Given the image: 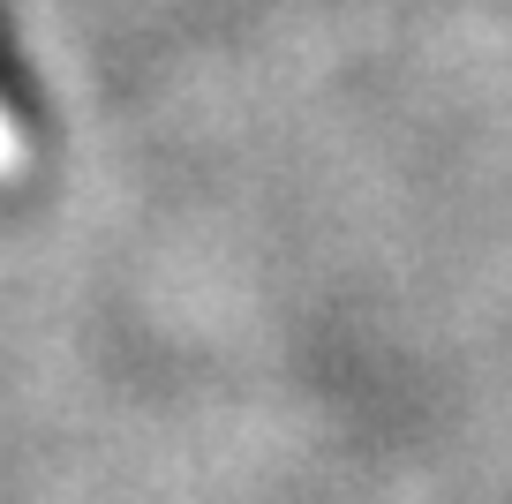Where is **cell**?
Instances as JSON below:
<instances>
[{"label": "cell", "mask_w": 512, "mask_h": 504, "mask_svg": "<svg viewBox=\"0 0 512 504\" xmlns=\"http://www.w3.org/2000/svg\"><path fill=\"white\" fill-rule=\"evenodd\" d=\"M16 166H23V128L8 121V106H0V181L16 174Z\"/></svg>", "instance_id": "1"}]
</instances>
